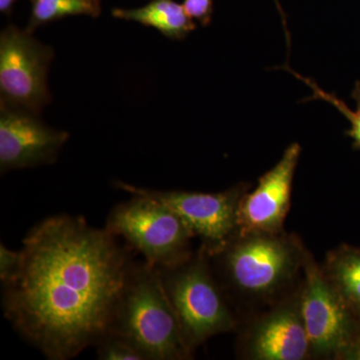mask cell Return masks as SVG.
I'll list each match as a JSON object with an SVG mask.
<instances>
[{"label":"cell","mask_w":360,"mask_h":360,"mask_svg":"<svg viewBox=\"0 0 360 360\" xmlns=\"http://www.w3.org/2000/svg\"><path fill=\"white\" fill-rule=\"evenodd\" d=\"M16 276L2 285V309L16 333L47 359L68 360L111 330L135 262L129 245L84 217L59 214L22 241Z\"/></svg>","instance_id":"1"},{"label":"cell","mask_w":360,"mask_h":360,"mask_svg":"<svg viewBox=\"0 0 360 360\" xmlns=\"http://www.w3.org/2000/svg\"><path fill=\"white\" fill-rule=\"evenodd\" d=\"M207 253L213 274L241 322L300 285L309 250L300 236L283 231L238 232Z\"/></svg>","instance_id":"2"},{"label":"cell","mask_w":360,"mask_h":360,"mask_svg":"<svg viewBox=\"0 0 360 360\" xmlns=\"http://www.w3.org/2000/svg\"><path fill=\"white\" fill-rule=\"evenodd\" d=\"M130 341L146 360H186L193 357L161 283L156 267L135 262L111 330Z\"/></svg>","instance_id":"3"},{"label":"cell","mask_w":360,"mask_h":360,"mask_svg":"<svg viewBox=\"0 0 360 360\" xmlns=\"http://www.w3.org/2000/svg\"><path fill=\"white\" fill-rule=\"evenodd\" d=\"M156 269L193 354L210 338L238 331L240 319L213 274L202 246L186 262Z\"/></svg>","instance_id":"4"},{"label":"cell","mask_w":360,"mask_h":360,"mask_svg":"<svg viewBox=\"0 0 360 360\" xmlns=\"http://www.w3.org/2000/svg\"><path fill=\"white\" fill-rule=\"evenodd\" d=\"M131 195L129 200L112 208L105 229L124 239L153 266H172L188 259L195 236L184 220L162 201L146 194Z\"/></svg>","instance_id":"5"},{"label":"cell","mask_w":360,"mask_h":360,"mask_svg":"<svg viewBox=\"0 0 360 360\" xmlns=\"http://www.w3.org/2000/svg\"><path fill=\"white\" fill-rule=\"evenodd\" d=\"M300 311L309 359H338L356 333L354 311L310 252L300 283Z\"/></svg>","instance_id":"6"},{"label":"cell","mask_w":360,"mask_h":360,"mask_svg":"<svg viewBox=\"0 0 360 360\" xmlns=\"http://www.w3.org/2000/svg\"><path fill=\"white\" fill-rule=\"evenodd\" d=\"M300 283L288 295L241 319L236 347L238 359H309L300 311Z\"/></svg>","instance_id":"7"},{"label":"cell","mask_w":360,"mask_h":360,"mask_svg":"<svg viewBox=\"0 0 360 360\" xmlns=\"http://www.w3.org/2000/svg\"><path fill=\"white\" fill-rule=\"evenodd\" d=\"M53 49L9 25L0 34V103L39 115L51 101L47 86Z\"/></svg>","instance_id":"8"},{"label":"cell","mask_w":360,"mask_h":360,"mask_svg":"<svg viewBox=\"0 0 360 360\" xmlns=\"http://www.w3.org/2000/svg\"><path fill=\"white\" fill-rule=\"evenodd\" d=\"M116 188L142 193L162 201L184 220L207 252L217 250L238 232V207L250 184H239L222 193L155 191L115 181Z\"/></svg>","instance_id":"9"},{"label":"cell","mask_w":360,"mask_h":360,"mask_svg":"<svg viewBox=\"0 0 360 360\" xmlns=\"http://www.w3.org/2000/svg\"><path fill=\"white\" fill-rule=\"evenodd\" d=\"M70 139L47 127L39 115L0 103V172L51 165Z\"/></svg>","instance_id":"10"},{"label":"cell","mask_w":360,"mask_h":360,"mask_svg":"<svg viewBox=\"0 0 360 360\" xmlns=\"http://www.w3.org/2000/svg\"><path fill=\"white\" fill-rule=\"evenodd\" d=\"M302 146L295 142L283 158L258 179L257 186L241 198L238 207V232L278 233L290 212L293 179Z\"/></svg>","instance_id":"11"},{"label":"cell","mask_w":360,"mask_h":360,"mask_svg":"<svg viewBox=\"0 0 360 360\" xmlns=\"http://www.w3.org/2000/svg\"><path fill=\"white\" fill-rule=\"evenodd\" d=\"M112 15L155 28L167 39L174 40L186 39L196 28L184 6L174 0H151L146 6L134 9L115 8Z\"/></svg>","instance_id":"12"},{"label":"cell","mask_w":360,"mask_h":360,"mask_svg":"<svg viewBox=\"0 0 360 360\" xmlns=\"http://www.w3.org/2000/svg\"><path fill=\"white\" fill-rule=\"evenodd\" d=\"M322 269L354 312H360V250L341 245L329 251Z\"/></svg>","instance_id":"13"},{"label":"cell","mask_w":360,"mask_h":360,"mask_svg":"<svg viewBox=\"0 0 360 360\" xmlns=\"http://www.w3.org/2000/svg\"><path fill=\"white\" fill-rule=\"evenodd\" d=\"M30 20L25 30L32 33L39 26L68 16L87 15L96 18L101 14V0H30Z\"/></svg>","instance_id":"14"},{"label":"cell","mask_w":360,"mask_h":360,"mask_svg":"<svg viewBox=\"0 0 360 360\" xmlns=\"http://www.w3.org/2000/svg\"><path fill=\"white\" fill-rule=\"evenodd\" d=\"M284 70L290 71L297 79H300V82H302L303 84H307V86L312 89L314 94L309 97L307 101L321 99V101H326V103L333 104L336 110L340 111L341 115L347 117V120L350 123V129L347 130L345 134L354 141V148L357 149V150H360V82H357L355 84L354 91L352 94V98L356 103V108L354 110L348 108L347 104L345 101H341L340 97L336 96L335 94H329V92L324 91L310 78L298 75L295 70L288 68V65H286Z\"/></svg>","instance_id":"15"},{"label":"cell","mask_w":360,"mask_h":360,"mask_svg":"<svg viewBox=\"0 0 360 360\" xmlns=\"http://www.w3.org/2000/svg\"><path fill=\"white\" fill-rule=\"evenodd\" d=\"M101 360H146L143 354L130 341L110 331L94 347Z\"/></svg>","instance_id":"16"},{"label":"cell","mask_w":360,"mask_h":360,"mask_svg":"<svg viewBox=\"0 0 360 360\" xmlns=\"http://www.w3.org/2000/svg\"><path fill=\"white\" fill-rule=\"evenodd\" d=\"M21 264V251L9 250L0 245V281L1 284L11 281L18 274Z\"/></svg>","instance_id":"17"},{"label":"cell","mask_w":360,"mask_h":360,"mask_svg":"<svg viewBox=\"0 0 360 360\" xmlns=\"http://www.w3.org/2000/svg\"><path fill=\"white\" fill-rule=\"evenodd\" d=\"M184 7L193 20L202 26H207L212 21L213 0H184Z\"/></svg>","instance_id":"18"},{"label":"cell","mask_w":360,"mask_h":360,"mask_svg":"<svg viewBox=\"0 0 360 360\" xmlns=\"http://www.w3.org/2000/svg\"><path fill=\"white\" fill-rule=\"evenodd\" d=\"M338 359L360 360V329L357 328L354 338L345 349L341 352Z\"/></svg>","instance_id":"19"},{"label":"cell","mask_w":360,"mask_h":360,"mask_svg":"<svg viewBox=\"0 0 360 360\" xmlns=\"http://www.w3.org/2000/svg\"><path fill=\"white\" fill-rule=\"evenodd\" d=\"M18 0H0V11L6 15H11L13 7Z\"/></svg>","instance_id":"20"}]
</instances>
